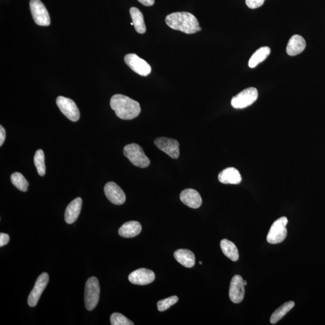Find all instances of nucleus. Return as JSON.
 <instances>
[{"label":"nucleus","instance_id":"nucleus-6","mask_svg":"<svg viewBox=\"0 0 325 325\" xmlns=\"http://www.w3.org/2000/svg\"><path fill=\"white\" fill-rule=\"evenodd\" d=\"M258 96V93L257 89L254 87L247 88L233 98L231 105L235 109L246 108L256 102Z\"/></svg>","mask_w":325,"mask_h":325},{"label":"nucleus","instance_id":"nucleus-25","mask_svg":"<svg viewBox=\"0 0 325 325\" xmlns=\"http://www.w3.org/2000/svg\"><path fill=\"white\" fill-rule=\"evenodd\" d=\"M11 181L15 188L21 192H26L28 191L29 185L27 179L20 172H15L11 175Z\"/></svg>","mask_w":325,"mask_h":325},{"label":"nucleus","instance_id":"nucleus-4","mask_svg":"<svg viewBox=\"0 0 325 325\" xmlns=\"http://www.w3.org/2000/svg\"><path fill=\"white\" fill-rule=\"evenodd\" d=\"M100 287L96 277L88 279L85 286L84 303L87 310H93L100 299Z\"/></svg>","mask_w":325,"mask_h":325},{"label":"nucleus","instance_id":"nucleus-12","mask_svg":"<svg viewBox=\"0 0 325 325\" xmlns=\"http://www.w3.org/2000/svg\"><path fill=\"white\" fill-rule=\"evenodd\" d=\"M244 280L241 276L237 274L233 277L230 283L229 296L235 304L241 303L244 299L245 289Z\"/></svg>","mask_w":325,"mask_h":325},{"label":"nucleus","instance_id":"nucleus-1","mask_svg":"<svg viewBox=\"0 0 325 325\" xmlns=\"http://www.w3.org/2000/svg\"><path fill=\"white\" fill-rule=\"evenodd\" d=\"M110 104L116 116L121 119H133L137 117L141 112L140 103L123 95L116 94L113 96Z\"/></svg>","mask_w":325,"mask_h":325},{"label":"nucleus","instance_id":"nucleus-20","mask_svg":"<svg viewBox=\"0 0 325 325\" xmlns=\"http://www.w3.org/2000/svg\"><path fill=\"white\" fill-rule=\"evenodd\" d=\"M175 260L187 268H191L194 266L195 264V254L188 249H181L176 250L174 252Z\"/></svg>","mask_w":325,"mask_h":325},{"label":"nucleus","instance_id":"nucleus-31","mask_svg":"<svg viewBox=\"0 0 325 325\" xmlns=\"http://www.w3.org/2000/svg\"><path fill=\"white\" fill-rule=\"evenodd\" d=\"M6 131L3 126H0V146H2L6 140Z\"/></svg>","mask_w":325,"mask_h":325},{"label":"nucleus","instance_id":"nucleus-32","mask_svg":"<svg viewBox=\"0 0 325 325\" xmlns=\"http://www.w3.org/2000/svg\"><path fill=\"white\" fill-rule=\"evenodd\" d=\"M137 1L145 6H151L154 4V0H137Z\"/></svg>","mask_w":325,"mask_h":325},{"label":"nucleus","instance_id":"nucleus-21","mask_svg":"<svg viewBox=\"0 0 325 325\" xmlns=\"http://www.w3.org/2000/svg\"><path fill=\"white\" fill-rule=\"evenodd\" d=\"M130 13L133 23L135 30L140 34H144L146 32L147 28L145 26L144 15L140 9L136 8H131Z\"/></svg>","mask_w":325,"mask_h":325},{"label":"nucleus","instance_id":"nucleus-34","mask_svg":"<svg viewBox=\"0 0 325 325\" xmlns=\"http://www.w3.org/2000/svg\"><path fill=\"white\" fill-rule=\"evenodd\" d=\"M200 264H203V263H202V262H201V261H200Z\"/></svg>","mask_w":325,"mask_h":325},{"label":"nucleus","instance_id":"nucleus-35","mask_svg":"<svg viewBox=\"0 0 325 325\" xmlns=\"http://www.w3.org/2000/svg\"><path fill=\"white\" fill-rule=\"evenodd\" d=\"M131 26H133V23H131Z\"/></svg>","mask_w":325,"mask_h":325},{"label":"nucleus","instance_id":"nucleus-30","mask_svg":"<svg viewBox=\"0 0 325 325\" xmlns=\"http://www.w3.org/2000/svg\"><path fill=\"white\" fill-rule=\"evenodd\" d=\"M9 241H10V237L8 235L3 233L0 234V247H4Z\"/></svg>","mask_w":325,"mask_h":325},{"label":"nucleus","instance_id":"nucleus-17","mask_svg":"<svg viewBox=\"0 0 325 325\" xmlns=\"http://www.w3.org/2000/svg\"><path fill=\"white\" fill-rule=\"evenodd\" d=\"M219 181L225 184H238L242 181V176L235 168H228L222 170L218 175Z\"/></svg>","mask_w":325,"mask_h":325},{"label":"nucleus","instance_id":"nucleus-15","mask_svg":"<svg viewBox=\"0 0 325 325\" xmlns=\"http://www.w3.org/2000/svg\"><path fill=\"white\" fill-rule=\"evenodd\" d=\"M179 197L183 204L192 208L200 207L203 202L200 194L192 189H187L182 191Z\"/></svg>","mask_w":325,"mask_h":325},{"label":"nucleus","instance_id":"nucleus-26","mask_svg":"<svg viewBox=\"0 0 325 325\" xmlns=\"http://www.w3.org/2000/svg\"><path fill=\"white\" fill-rule=\"evenodd\" d=\"M34 163L39 175L41 176L45 175L46 172L45 156H44V153L42 150H38L36 151L34 157Z\"/></svg>","mask_w":325,"mask_h":325},{"label":"nucleus","instance_id":"nucleus-7","mask_svg":"<svg viewBox=\"0 0 325 325\" xmlns=\"http://www.w3.org/2000/svg\"><path fill=\"white\" fill-rule=\"evenodd\" d=\"M30 8L34 23L40 26H49L51 23L48 11L40 0H30Z\"/></svg>","mask_w":325,"mask_h":325},{"label":"nucleus","instance_id":"nucleus-29","mask_svg":"<svg viewBox=\"0 0 325 325\" xmlns=\"http://www.w3.org/2000/svg\"><path fill=\"white\" fill-rule=\"evenodd\" d=\"M265 0H246V4L249 8L254 9L263 6Z\"/></svg>","mask_w":325,"mask_h":325},{"label":"nucleus","instance_id":"nucleus-16","mask_svg":"<svg viewBox=\"0 0 325 325\" xmlns=\"http://www.w3.org/2000/svg\"><path fill=\"white\" fill-rule=\"evenodd\" d=\"M82 207L81 198H77L72 201L66 208L65 214V219L66 223L72 224L74 223L80 215Z\"/></svg>","mask_w":325,"mask_h":325},{"label":"nucleus","instance_id":"nucleus-18","mask_svg":"<svg viewBox=\"0 0 325 325\" xmlns=\"http://www.w3.org/2000/svg\"><path fill=\"white\" fill-rule=\"evenodd\" d=\"M306 42L301 36H293L287 44V53L290 56H295L301 54L305 50Z\"/></svg>","mask_w":325,"mask_h":325},{"label":"nucleus","instance_id":"nucleus-2","mask_svg":"<svg viewBox=\"0 0 325 325\" xmlns=\"http://www.w3.org/2000/svg\"><path fill=\"white\" fill-rule=\"evenodd\" d=\"M165 21L172 29L186 34L197 33L200 27L197 18L189 12H175L167 16Z\"/></svg>","mask_w":325,"mask_h":325},{"label":"nucleus","instance_id":"nucleus-9","mask_svg":"<svg viewBox=\"0 0 325 325\" xmlns=\"http://www.w3.org/2000/svg\"><path fill=\"white\" fill-rule=\"evenodd\" d=\"M125 64L130 67L132 71L141 76L146 77L149 75L152 69L148 63L141 59L135 54H129L124 58Z\"/></svg>","mask_w":325,"mask_h":325},{"label":"nucleus","instance_id":"nucleus-11","mask_svg":"<svg viewBox=\"0 0 325 325\" xmlns=\"http://www.w3.org/2000/svg\"><path fill=\"white\" fill-rule=\"evenodd\" d=\"M154 144L159 150L173 159L179 156V144L177 141L167 137H159L154 141Z\"/></svg>","mask_w":325,"mask_h":325},{"label":"nucleus","instance_id":"nucleus-23","mask_svg":"<svg viewBox=\"0 0 325 325\" xmlns=\"http://www.w3.org/2000/svg\"><path fill=\"white\" fill-rule=\"evenodd\" d=\"M270 49L269 47H263L257 50L253 55L251 56L249 59L248 65L251 68H254L261 64L267 58V57L270 55Z\"/></svg>","mask_w":325,"mask_h":325},{"label":"nucleus","instance_id":"nucleus-33","mask_svg":"<svg viewBox=\"0 0 325 325\" xmlns=\"http://www.w3.org/2000/svg\"><path fill=\"white\" fill-rule=\"evenodd\" d=\"M244 285H245V286H247V282H246V281H245V280H244Z\"/></svg>","mask_w":325,"mask_h":325},{"label":"nucleus","instance_id":"nucleus-28","mask_svg":"<svg viewBox=\"0 0 325 325\" xmlns=\"http://www.w3.org/2000/svg\"><path fill=\"white\" fill-rule=\"evenodd\" d=\"M110 322L112 325H134V323L121 313L115 312L110 317Z\"/></svg>","mask_w":325,"mask_h":325},{"label":"nucleus","instance_id":"nucleus-19","mask_svg":"<svg viewBox=\"0 0 325 325\" xmlns=\"http://www.w3.org/2000/svg\"><path fill=\"white\" fill-rule=\"evenodd\" d=\"M142 226L137 221H130L123 224L119 229V235L125 238H132L140 235Z\"/></svg>","mask_w":325,"mask_h":325},{"label":"nucleus","instance_id":"nucleus-27","mask_svg":"<svg viewBox=\"0 0 325 325\" xmlns=\"http://www.w3.org/2000/svg\"><path fill=\"white\" fill-rule=\"evenodd\" d=\"M178 301V298L176 296H170V297L165 299L161 300L157 302V308L159 311H165L172 305L176 304Z\"/></svg>","mask_w":325,"mask_h":325},{"label":"nucleus","instance_id":"nucleus-3","mask_svg":"<svg viewBox=\"0 0 325 325\" xmlns=\"http://www.w3.org/2000/svg\"><path fill=\"white\" fill-rule=\"evenodd\" d=\"M124 154L132 165L138 168H147L150 165V160L145 155L143 148L136 144L126 145Z\"/></svg>","mask_w":325,"mask_h":325},{"label":"nucleus","instance_id":"nucleus-10","mask_svg":"<svg viewBox=\"0 0 325 325\" xmlns=\"http://www.w3.org/2000/svg\"><path fill=\"white\" fill-rule=\"evenodd\" d=\"M49 282V275L47 273H42L37 277L35 285L28 296V304L30 307H34L37 304L43 290L48 285Z\"/></svg>","mask_w":325,"mask_h":325},{"label":"nucleus","instance_id":"nucleus-24","mask_svg":"<svg viewBox=\"0 0 325 325\" xmlns=\"http://www.w3.org/2000/svg\"><path fill=\"white\" fill-rule=\"evenodd\" d=\"M295 302L293 301H289L286 302L277 310L273 312L270 317V323L272 324H276L277 321H279L285 315L288 313V312L295 307Z\"/></svg>","mask_w":325,"mask_h":325},{"label":"nucleus","instance_id":"nucleus-13","mask_svg":"<svg viewBox=\"0 0 325 325\" xmlns=\"http://www.w3.org/2000/svg\"><path fill=\"white\" fill-rule=\"evenodd\" d=\"M155 277V273L152 270L141 268L129 274L128 280L133 285L145 286L153 283Z\"/></svg>","mask_w":325,"mask_h":325},{"label":"nucleus","instance_id":"nucleus-5","mask_svg":"<svg viewBox=\"0 0 325 325\" xmlns=\"http://www.w3.org/2000/svg\"><path fill=\"white\" fill-rule=\"evenodd\" d=\"M287 223L286 217H281L274 222L268 233L267 241L270 244H278L285 241L287 235Z\"/></svg>","mask_w":325,"mask_h":325},{"label":"nucleus","instance_id":"nucleus-22","mask_svg":"<svg viewBox=\"0 0 325 325\" xmlns=\"http://www.w3.org/2000/svg\"><path fill=\"white\" fill-rule=\"evenodd\" d=\"M220 248L224 255L233 261L239 260V254L238 248L234 243L227 239H223L220 242Z\"/></svg>","mask_w":325,"mask_h":325},{"label":"nucleus","instance_id":"nucleus-14","mask_svg":"<svg viewBox=\"0 0 325 325\" xmlns=\"http://www.w3.org/2000/svg\"><path fill=\"white\" fill-rule=\"evenodd\" d=\"M104 193L108 200L115 205L125 203L126 197L124 191L114 182H107L104 187Z\"/></svg>","mask_w":325,"mask_h":325},{"label":"nucleus","instance_id":"nucleus-8","mask_svg":"<svg viewBox=\"0 0 325 325\" xmlns=\"http://www.w3.org/2000/svg\"><path fill=\"white\" fill-rule=\"evenodd\" d=\"M57 105L66 118L72 122H77L80 119V111L71 99L60 96L56 100Z\"/></svg>","mask_w":325,"mask_h":325}]
</instances>
